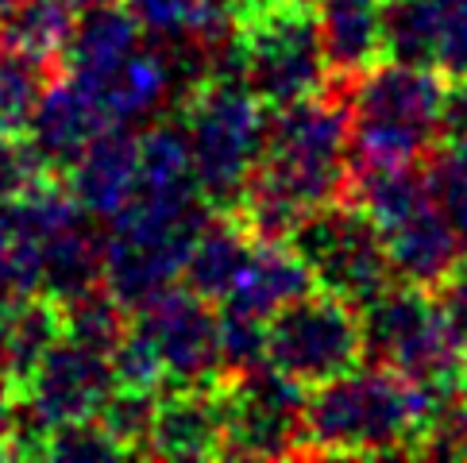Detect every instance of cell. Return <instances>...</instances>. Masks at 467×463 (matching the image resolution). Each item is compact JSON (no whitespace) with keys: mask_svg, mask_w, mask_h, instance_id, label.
<instances>
[{"mask_svg":"<svg viewBox=\"0 0 467 463\" xmlns=\"http://www.w3.org/2000/svg\"><path fill=\"white\" fill-rule=\"evenodd\" d=\"M432 398L382 363L309 386L306 456H417Z\"/></svg>","mask_w":467,"mask_h":463,"instance_id":"obj_1","label":"cell"},{"mask_svg":"<svg viewBox=\"0 0 467 463\" xmlns=\"http://www.w3.org/2000/svg\"><path fill=\"white\" fill-rule=\"evenodd\" d=\"M213 205L197 186L140 190L109 221L105 232V290L140 309L155 293L178 286L193 240L213 217Z\"/></svg>","mask_w":467,"mask_h":463,"instance_id":"obj_2","label":"cell"},{"mask_svg":"<svg viewBox=\"0 0 467 463\" xmlns=\"http://www.w3.org/2000/svg\"><path fill=\"white\" fill-rule=\"evenodd\" d=\"M444 74L432 66L375 62L352 81V167L421 162L441 139Z\"/></svg>","mask_w":467,"mask_h":463,"instance_id":"obj_3","label":"cell"},{"mask_svg":"<svg viewBox=\"0 0 467 463\" xmlns=\"http://www.w3.org/2000/svg\"><path fill=\"white\" fill-rule=\"evenodd\" d=\"M266 105L244 77H209L178 105L193 178L216 212H236L266 147Z\"/></svg>","mask_w":467,"mask_h":463,"instance_id":"obj_4","label":"cell"},{"mask_svg":"<svg viewBox=\"0 0 467 463\" xmlns=\"http://www.w3.org/2000/svg\"><path fill=\"white\" fill-rule=\"evenodd\" d=\"M359 321L367 359L421 386L429 398L467 386V355L432 290L394 283L359 309Z\"/></svg>","mask_w":467,"mask_h":463,"instance_id":"obj_5","label":"cell"},{"mask_svg":"<svg viewBox=\"0 0 467 463\" xmlns=\"http://www.w3.org/2000/svg\"><path fill=\"white\" fill-rule=\"evenodd\" d=\"M240 55L244 81L266 108L306 101L328 89L317 5H244Z\"/></svg>","mask_w":467,"mask_h":463,"instance_id":"obj_6","label":"cell"},{"mask_svg":"<svg viewBox=\"0 0 467 463\" xmlns=\"http://www.w3.org/2000/svg\"><path fill=\"white\" fill-rule=\"evenodd\" d=\"M286 243L306 259L317 290L340 293L359 309L398 283L379 224L352 197L309 209Z\"/></svg>","mask_w":467,"mask_h":463,"instance_id":"obj_7","label":"cell"},{"mask_svg":"<svg viewBox=\"0 0 467 463\" xmlns=\"http://www.w3.org/2000/svg\"><path fill=\"white\" fill-rule=\"evenodd\" d=\"M363 359L359 305L344 302L340 293L309 290L266 321V363L302 386H321Z\"/></svg>","mask_w":467,"mask_h":463,"instance_id":"obj_8","label":"cell"},{"mask_svg":"<svg viewBox=\"0 0 467 463\" xmlns=\"http://www.w3.org/2000/svg\"><path fill=\"white\" fill-rule=\"evenodd\" d=\"M224 456L286 459L306 456V398L309 386L271 363L224 378Z\"/></svg>","mask_w":467,"mask_h":463,"instance_id":"obj_9","label":"cell"},{"mask_svg":"<svg viewBox=\"0 0 467 463\" xmlns=\"http://www.w3.org/2000/svg\"><path fill=\"white\" fill-rule=\"evenodd\" d=\"M131 324L159 347L171 386H221V305L190 286H171L131 309Z\"/></svg>","mask_w":467,"mask_h":463,"instance_id":"obj_10","label":"cell"},{"mask_svg":"<svg viewBox=\"0 0 467 463\" xmlns=\"http://www.w3.org/2000/svg\"><path fill=\"white\" fill-rule=\"evenodd\" d=\"M112 390L116 378L109 355L62 336L39 359V367L31 371L24 390L16 394V417L39 428V433H51V428L74 421H93L101 417Z\"/></svg>","mask_w":467,"mask_h":463,"instance_id":"obj_11","label":"cell"},{"mask_svg":"<svg viewBox=\"0 0 467 463\" xmlns=\"http://www.w3.org/2000/svg\"><path fill=\"white\" fill-rule=\"evenodd\" d=\"M379 232L398 283L437 290L444 278H452L467 262V240L437 201V193L421 197L402 217L379 224Z\"/></svg>","mask_w":467,"mask_h":463,"instance_id":"obj_12","label":"cell"},{"mask_svg":"<svg viewBox=\"0 0 467 463\" xmlns=\"http://www.w3.org/2000/svg\"><path fill=\"white\" fill-rule=\"evenodd\" d=\"M105 128H109V116H105L101 101L93 97V89H86L70 74H58L51 86H47L36 116H31L27 139L39 151V159L47 162V170L62 174L86 155V147L101 136Z\"/></svg>","mask_w":467,"mask_h":463,"instance_id":"obj_13","label":"cell"},{"mask_svg":"<svg viewBox=\"0 0 467 463\" xmlns=\"http://www.w3.org/2000/svg\"><path fill=\"white\" fill-rule=\"evenodd\" d=\"M147 456H155V459L224 456V390L221 386H166L159 394Z\"/></svg>","mask_w":467,"mask_h":463,"instance_id":"obj_14","label":"cell"},{"mask_svg":"<svg viewBox=\"0 0 467 463\" xmlns=\"http://www.w3.org/2000/svg\"><path fill=\"white\" fill-rule=\"evenodd\" d=\"M66 174L81 209L93 221H112L140 190V136L131 124H109Z\"/></svg>","mask_w":467,"mask_h":463,"instance_id":"obj_15","label":"cell"},{"mask_svg":"<svg viewBox=\"0 0 467 463\" xmlns=\"http://www.w3.org/2000/svg\"><path fill=\"white\" fill-rule=\"evenodd\" d=\"M93 97L101 101L109 124H143V120H155V116L166 105H171V101L174 105L182 101L171 55H166L162 46H151V43H143L140 51H131L105 81H97Z\"/></svg>","mask_w":467,"mask_h":463,"instance_id":"obj_16","label":"cell"},{"mask_svg":"<svg viewBox=\"0 0 467 463\" xmlns=\"http://www.w3.org/2000/svg\"><path fill=\"white\" fill-rule=\"evenodd\" d=\"M332 86H352L382 62V0H317Z\"/></svg>","mask_w":467,"mask_h":463,"instance_id":"obj_17","label":"cell"},{"mask_svg":"<svg viewBox=\"0 0 467 463\" xmlns=\"http://www.w3.org/2000/svg\"><path fill=\"white\" fill-rule=\"evenodd\" d=\"M143 46V31L131 20V12L116 0V5H93L78 12L70 46L62 55L66 74L78 77L81 86H97L105 81L116 66H120L131 51Z\"/></svg>","mask_w":467,"mask_h":463,"instance_id":"obj_18","label":"cell"},{"mask_svg":"<svg viewBox=\"0 0 467 463\" xmlns=\"http://www.w3.org/2000/svg\"><path fill=\"white\" fill-rule=\"evenodd\" d=\"M309 290H317V278L306 267V259L297 255L290 243H263L259 240L236 290H232L221 305L271 321L282 305L306 297Z\"/></svg>","mask_w":467,"mask_h":463,"instance_id":"obj_19","label":"cell"},{"mask_svg":"<svg viewBox=\"0 0 467 463\" xmlns=\"http://www.w3.org/2000/svg\"><path fill=\"white\" fill-rule=\"evenodd\" d=\"M255 236L244 224L240 212H213L209 224L202 228V236L193 240V252L186 259V286L193 293H202L205 302L221 305L224 297L236 290L240 274L247 267V259L255 252Z\"/></svg>","mask_w":467,"mask_h":463,"instance_id":"obj_20","label":"cell"},{"mask_svg":"<svg viewBox=\"0 0 467 463\" xmlns=\"http://www.w3.org/2000/svg\"><path fill=\"white\" fill-rule=\"evenodd\" d=\"M43 259V293L58 305L105 286V236L93 228V217L55 232L39 247Z\"/></svg>","mask_w":467,"mask_h":463,"instance_id":"obj_21","label":"cell"},{"mask_svg":"<svg viewBox=\"0 0 467 463\" xmlns=\"http://www.w3.org/2000/svg\"><path fill=\"white\" fill-rule=\"evenodd\" d=\"M62 340V305L55 297L36 293L27 302H16L0 309V344L8 352L12 375H16V394L24 390L31 371L39 367V359Z\"/></svg>","mask_w":467,"mask_h":463,"instance_id":"obj_22","label":"cell"},{"mask_svg":"<svg viewBox=\"0 0 467 463\" xmlns=\"http://www.w3.org/2000/svg\"><path fill=\"white\" fill-rule=\"evenodd\" d=\"M74 24H78V8L70 0H12V8L0 20V46L62 66Z\"/></svg>","mask_w":467,"mask_h":463,"instance_id":"obj_23","label":"cell"},{"mask_svg":"<svg viewBox=\"0 0 467 463\" xmlns=\"http://www.w3.org/2000/svg\"><path fill=\"white\" fill-rule=\"evenodd\" d=\"M444 27L441 0H382V58L437 66Z\"/></svg>","mask_w":467,"mask_h":463,"instance_id":"obj_24","label":"cell"},{"mask_svg":"<svg viewBox=\"0 0 467 463\" xmlns=\"http://www.w3.org/2000/svg\"><path fill=\"white\" fill-rule=\"evenodd\" d=\"M58 66L0 46V139H24Z\"/></svg>","mask_w":467,"mask_h":463,"instance_id":"obj_25","label":"cell"},{"mask_svg":"<svg viewBox=\"0 0 467 463\" xmlns=\"http://www.w3.org/2000/svg\"><path fill=\"white\" fill-rule=\"evenodd\" d=\"M178 186H197L186 124L155 120L140 136V190H178Z\"/></svg>","mask_w":467,"mask_h":463,"instance_id":"obj_26","label":"cell"},{"mask_svg":"<svg viewBox=\"0 0 467 463\" xmlns=\"http://www.w3.org/2000/svg\"><path fill=\"white\" fill-rule=\"evenodd\" d=\"M128 328H131V309L116 302L105 286L62 305V336L81 347H93L101 355H112V347L128 336Z\"/></svg>","mask_w":467,"mask_h":463,"instance_id":"obj_27","label":"cell"},{"mask_svg":"<svg viewBox=\"0 0 467 463\" xmlns=\"http://www.w3.org/2000/svg\"><path fill=\"white\" fill-rule=\"evenodd\" d=\"M124 8L140 24L143 43L162 46V51L197 43V20H202L197 0H124Z\"/></svg>","mask_w":467,"mask_h":463,"instance_id":"obj_28","label":"cell"},{"mask_svg":"<svg viewBox=\"0 0 467 463\" xmlns=\"http://www.w3.org/2000/svg\"><path fill=\"white\" fill-rule=\"evenodd\" d=\"M159 394L155 390H128L116 386L112 398L101 409V425L124 444L128 456H147V440H151Z\"/></svg>","mask_w":467,"mask_h":463,"instance_id":"obj_29","label":"cell"},{"mask_svg":"<svg viewBox=\"0 0 467 463\" xmlns=\"http://www.w3.org/2000/svg\"><path fill=\"white\" fill-rule=\"evenodd\" d=\"M266 363V321L221 305V367L224 378L247 375Z\"/></svg>","mask_w":467,"mask_h":463,"instance_id":"obj_30","label":"cell"},{"mask_svg":"<svg viewBox=\"0 0 467 463\" xmlns=\"http://www.w3.org/2000/svg\"><path fill=\"white\" fill-rule=\"evenodd\" d=\"M112 378L116 386H128V390H155L162 394L171 386V375H166V363L159 355V347L147 340L136 324L128 328V336L112 347Z\"/></svg>","mask_w":467,"mask_h":463,"instance_id":"obj_31","label":"cell"},{"mask_svg":"<svg viewBox=\"0 0 467 463\" xmlns=\"http://www.w3.org/2000/svg\"><path fill=\"white\" fill-rule=\"evenodd\" d=\"M120 456H128L124 444L101 425V417L51 428L43 444V459H66V463H97V459H120Z\"/></svg>","mask_w":467,"mask_h":463,"instance_id":"obj_32","label":"cell"},{"mask_svg":"<svg viewBox=\"0 0 467 463\" xmlns=\"http://www.w3.org/2000/svg\"><path fill=\"white\" fill-rule=\"evenodd\" d=\"M429 181L444 212L460 228V236L467 240V139H452L441 155H432L429 162Z\"/></svg>","mask_w":467,"mask_h":463,"instance_id":"obj_33","label":"cell"},{"mask_svg":"<svg viewBox=\"0 0 467 463\" xmlns=\"http://www.w3.org/2000/svg\"><path fill=\"white\" fill-rule=\"evenodd\" d=\"M47 162L31 147V139H0V205H8L12 197L27 193L39 178H47Z\"/></svg>","mask_w":467,"mask_h":463,"instance_id":"obj_34","label":"cell"},{"mask_svg":"<svg viewBox=\"0 0 467 463\" xmlns=\"http://www.w3.org/2000/svg\"><path fill=\"white\" fill-rule=\"evenodd\" d=\"M444 5V27L437 46V70L452 81L467 77V0H441Z\"/></svg>","mask_w":467,"mask_h":463,"instance_id":"obj_35","label":"cell"},{"mask_svg":"<svg viewBox=\"0 0 467 463\" xmlns=\"http://www.w3.org/2000/svg\"><path fill=\"white\" fill-rule=\"evenodd\" d=\"M432 293H437L444 317H448V324H452V333H456L463 355H467V262H463V267L452 278H444V283L432 290Z\"/></svg>","mask_w":467,"mask_h":463,"instance_id":"obj_36","label":"cell"},{"mask_svg":"<svg viewBox=\"0 0 467 463\" xmlns=\"http://www.w3.org/2000/svg\"><path fill=\"white\" fill-rule=\"evenodd\" d=\"M441 136L467 139V77H452V86L444 89V112H441Z\"/></svg>","mask_w":467,"mask_h":463,"instance_id":"obj_37","label":"cell"},{"mask_svg":"<svg viewBox=\"0 0 467 463\" xmlns=\"http://www.w3.org/2000/svg\"><path fill=\"white\" fill-rule=\"evenodd\" d=\"M0 394H16V375H12V363H8L5 344H0Z\"/></svg>","mask_w":467,"mask_h":463,"instance_id":"obj_38","label":"cell"},{"mask_svg":"<svg viewBox=\"0 0 467 463\" xmlns=\"http://www.w3.org/2000/svg\"><path fill=\"white\" fill-rule=\"evenodd\" d=\"M244 5H317V0H244Z\"/></svg>","mask_w":467,"mask_h":463,"instance_id":"obj_39","label":"cell"},{"mask_svg":"<svg viewBox=\"0 0 467 463\" xmlns=\"http://www.w3.org/2000/svg\"><path fill=\"white\" fill-rule=\"evenodd\" d=\"M70 5L81 12V8H93V5H116V0H70Z\"/></svg>","mask_w":467,"mask_h":463,"instance_id":"obj_40","label":"cell"}]
</instances>
